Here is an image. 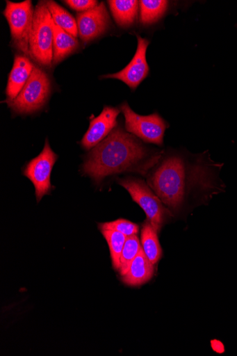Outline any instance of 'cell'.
<instances>
[{
    "label": "cell",
    "mask_w": 237,
    "mask_h": 356,
    "mask_svg": "<svg viewBox=\"0 0 237 356\" xmlns=\"http://www.w3.org/2000/svg\"><path fill=\"white\" fill-rule=\"evenodd\" d=\"M141 245L149 261L154 266L156 265L162 257L163 250L159 243L158 233L148 219L142 225Z\"/></svg>",
    "instance_id": "16"
},
{
    "label": "cell",
    "mask_w": 237,
    "mask_h": 356,
    "mask_svg": "<svg viewBox=\"0 0 237 356\" xmlns=\"http://www.w3.org/2000/svg\"><path fill=\"white\" fill-rule=\"evenodd\" d=\"M121 110L106 106L101 114L90 121L88 131L84 136L81 145L87 150L104 141L117 127V119Z\"/></svg>",
    "instance_id": "11"
},
{
    "label": "cell",
    "mask_w": 237,
    "mask_h": 356,
    "mask_svg": "<svg viewBox=\"0 0 237 356\" xmlns=\"http://www.w3.org/2000/svg\"><path fill=\"white\" fill-rule=\"evenodd\" d=\"M116 23L122 28H129L136 21L140 2L136 0H111L108 1Z\"/></svg>",
    "instance_id": "15"
},
{
    "label": "cell",
    "mask_w": 237,
    "mask_h": 356,
    "mask_svg": "<svg viewBox=\"0 0 237 356\" xmlns=\"http://www.w3.org/2000/svg\"><path fill=\"white\" fill-rule=\"evenodd\" d=\"M29 57L42 67H50L53 65L54 30L46 1H40L35 9L29 40Z\"/></svg>",
    "instance_id": "3"
},
{
    "label": "cell",
    "mask_w": 237,
    "mask_h": 356,
    "mask_svg": "<svg viewBox=\"0 0 237 356\" xmlns=\"http://www.w3.org/2000/svg\"><path fill=\"white\" fill-rule=\"evenodd\" d=\"M46 3L54 23L67 33L77 38L79 29L76 19L52 0L46 1Z\"/></svg>",
    "instance_id": "17"
},
{
    "label": "cell",
    "mask_w": 237,
    "mask_h": 356,
    "mask_svg": "<svg viewBox=\"0 0 237 356\" xmlns=\"http://www.w3.org/2000/svg\"><path fill=\"white\" fill-rule=\"evenodd\" d=\"M35 9L30 0L22 3L6 2L4 11L15 47L29 57V40Z\"/></svg>",
    "instance_id": "6"
},
{
    "label": "cell",
    "mask_w": 237,
    "mask_h": 356,
    "mask_svg": "<svg viewBox=\"0 0 237 356\" xmlns=\"http://www.w3.org/2000/svg\"><path fill=\"white\" fill-rule=\"evenodd\" d=\"M52 25L54 30L53 65H56L77 51L79 42L76 38L57 26L53 19Z\"/></svg>",
    "instance_id": "14"
},
{
    "label": "cell",
    "mask_w": 237,
    "mask_h": 356,
    "mask_svg": "<svg viewBox=\"0 0 237 356\" xmlns=\"http://www.w3.org/2000/svg\"><path fill=\"white\" fill-rule=\"evenodd\" d=\"M142 250V245L138 235L126 238L120 257V268L118 270L121 277L127 273L131 262Z\"/></svg>",
    "instance_id": "19"
},
{
    "label": "cell",
    "mask_w": 237,
    "mask_h": 356,
    "mask_svg": "<svg viewBox=\"0 0 237 356\" xmlns=\"http://www.w3.org/2000/svg\"><path fill=\"white\" fill-rule=\"evenodd\" d=\"M51 85L49 76L41 68L35 69L13 101L6 102L15 113L19 115L32 114L41 110L51 94Z\"/></svg>",
    "instance_id": "5"
},
{
    "label": "cell",
    "mask_w": 237,
    "mask_h": 356,
    "mask_svg": "<svg viewBox=\"0 0 237 356\" xmlns=\"http://www.w3.org/2000/svg\"><path fill=\"white\" fill-rule=\"evenodd\" d=\"M79 35L85 44L106 33L110 27V17L104 3L76 16Z\"/></svg>",
    "instance_id": "10"
},
{
    "label": "cell",
    "mask_w": 237,
    "mask_h": 356,
    "mask_svg": "<svg viewBox=\"0 0 237 356\" xmlns=\"http://www.w3.org/2000/svg\"><path fill=\"white\" fill-rule=\"evenodd\" d=\"M118 183L129 193L133 201L144 210L154 229L158 234L160 233L163 226L173 213L144 180L126 177L119 179Z\"/></svg>",
    "instance_id": "4"
},
{
    "label": "cell",
    "mask_w": 237,
    "mask_h": 356,
    "mask_svg": "<svg viewBox=\"0 0 237 356\" xmlns=\"http://www.w3.org/2000/svg\"><path fill=\"white\" fill-rule=\"evenodd\" d=\"M57 159L58 155L52 150L47 139L42 152L31 159L24 170V175L35 187L38 202L51 191V175Z\"/></svg>",
    "instance_id": "8"
},
{
    "label": "cell",
    "mask_w": 237,
    "mask_h": 356,
    "mask_svg": "<svg viewBox=\"0 0 237 356\" xmlns=\"http://www.w3.org/2000/svg\"><path fill=\"white\" fill-rule=\"evenodd\" d=\"M33 69H35V65L26 56L20 54L15 56L6 88L8 97L6 102L13 101L17 98L29 79Z\"/></svg>",
    "instance_id": "12"
},
{
    "label": "cell",
    "mask_w": 237,
    "mask_h": 356,
    "mask_svg": "<svg viewBox=\"0 0 237 356\" xmlns=\"http://www.w3.org/2000/svg\"><path fill=\"white\" fill-rule=\"evenodd\" d=\"M161 155H151L140 142L120 127L95 147L83 165V173L99 183L106 177L129 172L145 175Z\"/></svg>",
    "instance_id": "2"
},
{
    "label": "cell",
    "mask_w": 237,
    "mask_h": 356,
    "mask_svg": "<svg viewBox=\"0 0 237 356\" xmlns=\"http://www.w3.org/2000/svg\"><path fill=\"white\" fill-rule=\"evenodd\" d=\"M138 46L136 54L127 66L120 72L104 76L101 79H113L122 81L131 89H136L147 77L149 67L147 60V51L149 42L138 36Z\"/></svg>",
    "instance_id": "9"
},
{
    "label": "cell",
    "mask_w": 237,
    "mask_h": 356,
    "mask_svg": "<svg viewBox=\"0 0 237 356\" xmlns=\"http://www.w3.org/2000/svg\"><path fill=\"white\" fill-rule=\"evenodd\" d=\"M154 274V266L142 250L131 262L127 273L122 277V280L127 286H139L149 282Z\"/></svg>",
    "instance_id": "13"
},
{
    "label": "cell",
    "mask_w": 237,
    "mask_h": 356,
    "mask_svg": "<svg viewBox=\"0 0 237 356\" xmlns=\"http://www.w3.org/2000/svg\"><path fill=\"white\" fill-rule=\"evenodd\" d=\"M106 238L111 251L112 264L115 270H119L120 257L126 238L124 235L114 231H99Z\"/></svg>",
    "instance_id": "20"
},
{
    "label": "cell",
    "mask_w": 237,
    "mask_h": 356,
    "mask_svg": "<svg viewBox=\"0 0 237 356\" xmlns=\"http://www.w3.org/2000/svg\"><path fill=\"white\" fill-rule=\"evenodd\" d=\"M148 184L172 213H179L193 194L218 189L214 174L204 160L189 163L179 155L169 156L148 177Z\"/></svg>",
    "instance_id": "1"
},
{
    "label": "cell",
    "mask_w": 237,
    "mask_h": 356,
    "mask_svg": "<svg viewBox=\"0 0 237 356\" xmlns=\"http://www.w3.org/2000/svg\"><path fill=\"white\" fill-rule=\"evenodd\" d=\"M63 2L72 10L80 13L90 10L99 5L98 1L95 0H67Z\"/></svg>",
    "instance_id": "22"
},
{
    "label": "cell",
    "mask_w": 237,
    "mask_h": 356,
    "mask_svg": "<svg viewBox=\"0 0 237 356\" xmlns=\"http://www.w3.org/2000/svg\"><path fill=\"white\" fill-rule=\"evenodd\" d=\"M98 229L119 232L126 237L136 236L140 231V226L125 219H118L111 222L98 224Z\"/></svg>",
    "instance_id": "21"
},
{
    "label": "cell",
    "mask_w": 237,
    "mask_h": 356,
    "mask_svg": "<svg viewBox=\"0 0 237 356\" xmlns=\"http://www.w3.org/2000/svg\"><path fill=\"white\" fill-rule=\"evenodd\" d=\"M165 0H142L140 1V21L145 26L157 22L167 10Z\"/></svg>",
    "instance_id": "18"
},
{
    "label": "cell",
    "mask_w": 237,
    "mask_h": 356,
    "mask_svg": "<svg viewBox=\"0 0 237 356\" xmlns=\"http://www.w3.org/2000/svg\"><path fill=\"white\" fill-rule=\"evenodd\" d=\"M120 110L125 118L126 131L137 136L145 143L161 146L167 124L158 114L140 115L133 112L126 103H124Z\"/></svg>",
    "instance_id": "7"
}]
</instances>
